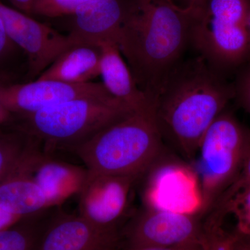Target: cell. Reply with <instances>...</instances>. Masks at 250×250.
I'll list each match as a JSON object with an SVG mask.
<instances>
[{
  "mask_svg": "<svg viewBox=\"0 0 250 250\" xmlns=\"http://www.w3.org/2000/svg\"><path fill=\"white\" fill-rule=\"evenodd\" d=\"M0 15L10 39L27 55L30 78L40 76L61 54L75 45L68 34H61L1 0Z\"/></svg>",
  "mask_w": 250,
  "mask_h": 250,
  "instance_id": "obj_9",
  "label": "cell"
},
{
  "mask_svg": "<svg viewBox=\"0 0 250 250\" xmlns=\"http://www.w3.org/2000/svg\"><path fill=\"white\" fill-rule=\"evenodd\" d=\"M184 7L191 10L195 16H198L205 8L207 0H184Z\"/></svg>",
  "mask_w": 250,
  "mask_h": 250,
  "instance_id": "obj_29",
  "label": "cell"
},
{
  "mask_svg": "<svg viewBox=\"0 0 250 250\" xmlns=\"http://www.w3.org/2000/svg\"><path fill=\"white\" fill-rule=\"evenodd\" d=\"M225 214H232L236 220V233L250 236V188L233 197L229 203Z\"/></svg>",
  "mask_w": 250,
  "mask_h": 250,
  "instance_id": "obj_21",
  "label": "cell"
},
{
  "mask_svg": "<svg viewBox=\"0 0 250 250\" xmlns=\"http://www.w3.org/2000/svg\"><path fill=\"white\" fill-rule=\"evenodd\" d=\"M155 104L135 110L72 150L92 173L143 178L167 153Z\"/></svg>",
  "mask_w": 250,
  "mask_h": 250,
  "instance_id": "obj_3",
  "label": "cell"
},
{
  "mask_svg": "<svg viewBox=\"0 0 250 250\" xmlns=\"http://www.w3.org/2000/svg\"><path fill=\"white\" fill-rule=\"evenodd\" d=\"M24 219L10 213L0 206V231L10 228Z\"/></svg>",
  "mask_w": 250,
  "mask_h": 250,
  "instance_id": "obj_27",
  "label": "cell"
},
{
  "mask_svg": "<svg viewBox=\"0 0 250 250\" xmlns=\"http://www.w3.org/2000/svg\"><path fill=\"white\" fill-rule=\"evenodd\" d=\"M237 238L233 250H250V241L236 233Z\"/></svg>",
  "mask_w": 250,
  "mask_h": 250,
  "instance_id": "obj_30",
  "label": "cell"
},
{
  "mask_svg": "<svg viewBox=\"0 0 250 250\" xmlns=\"http://www.w3.org/2000/svg\"><path fill=\"white\" fill-rule=\"evenodd\" d=\"M240 236H241V235H240ZM241 236L244 237V238H246V239H248V241H250V236Z\"/></svg>",
  "mask_w": 250,
  "mask_h": 250,
  "instance_id": "obj_32",
  "label": "cell"
},
{
  "mask_svg": "<svg viewBox=\"0 0 250 250\" xmlns=\"http://www.w3.org/2000/svg\"><path fill=\"white\" fill-rule=\"evenodd\" d=\"M19 49L8 36L4 22L0 15V69L9 60L15 52V49Z\"/></svg>",
  "mask_w": 250,
  "mask_h": 250,
  "instance_id": "obj_25",
  "label": "cell"
},
{
  "mask_svg": "<svg viewBox=\"0 0 250 250\" xmlns=\"http://www.w3.org/2000/svg\"><path fill=\"white\" fill-rule=\"evenodd\" d=\"M250 188V140L243 164L237 175L229 187L224 192L217 202L215 208L221 213H225L227 207L233 197L240 192Z\"/></svg>",
  "mask_w": 250,
  "mask_h": 250,
  "instance_id": "obj_22",
  "label": "cell"
},
{
  "mask_svg": "<svg viewBox=\"0 0 250 250\" xmlns=\"http://www.w3.org/2000/svg\"><path fill=\"white\" fill-rule=\"evenodd\" d=\"M96 45L101 51L100 76L108 93L134 111L154 104L139 89L116 42L103 41Z\"/></svg>",
  "mask_w": 250,
  "mask_h": 250,
  "instance_id": "obj_15",
  "label": "cell"
},
{
  "mask_svg": "<svg viewBox=\"0 0 250 250\" xmlns=\"http://www.w3.org/2000/svg\"><path fill=\"white\" fill-rule=\"evenodd\" d=\"M127 247H179L202 245L205 218L143 207L124 230Z\"/></svg>",
  "mask_w": 250,
  "mask_h": 250,
  "instance_id": "obj_8",
  "label": "cell"
},
{
  "mask_svg": "<svg viewBox=\"0 0 250 250\" xmlns=\"http://www.w3.org/2000/svg\"><path fill=\"white\" fill-rule=\"evenodd\" d=\"M233 83L201 58L177 64L155 102V115L163 138L192 161L210 125L234 99Z\"/></svg>",
  "mask_w": 250,
  "mask_h": 250,
  "instance_id": "obj_2",
  "label": "cell"
},
{
  "mask_svg": "<svg viewBox=\"0 0 250 250\" xmlns=\"http://www.w3.org/2000/svg\"><path fill=\"white\" fill-rule=\"evenodd\" d=\"M121 236L99 229L80 215L60 213L45 224L36 250H118Z\"/></svg>",
  "mask_w": 250,
  "mask_h": 250,
  "instance_id": "obj_13",
  "label": "cell"
},
{
  "mask_svg": "<svg viewBox=\"0 0 250 250\" xmlns=\"http://www.w3.org/2000/svg\"><path fill=\"white\" fill-rule=\"evenodd\" d=\"M127 0H97L72 15L68 36L75 44L96 45L103 41L116 42L125 15Z\"/></svg>",
  "mask_w": 250,
  "mask_h": 250,
  "instance_id": "obj_14",
  "label": "cell"
},
{
  "mask_svg": "<svg viewBox=\"0 0 250 250\" xmlns=\"http://www.w3.org/2000/svg\"><path fill=\"white\" fill-rule=\"evenodd\" d=\"M13 116L14 115L8 111L0 102V125L9 124L13 121Z\"/></svg>",
  "mask_w": 250,
  "mask_h": 250,
  "instance_id": "obj_31",
  "label": "cell"
},
{
  "mask_svg": "<svg viewBox=\"0 0 250 250\" xmlns=\"http://www.w3.org/2000/svg\"><path fill=\"white\" fill-rule=\"evenodd\" d=\"M100 59L101 51L98 45L75 44L61 54L37 80L88 83L100 76Z\"/></svg>",
  "mask_w": 250,
  "mask_h": 250,
  "instance_id": "obj_16",
  "label": "cell"
},
{
  "mask_svg": "<svg viewBox=\"0 0 250 250\" xmlns=\"http://www.w3.org/2000/svg\"><path fill=\"white\" fill-rule=\"evenodd\" d=\"M112 96L103 83H72L57 80H36L25 83L0 85V102L11 114L36 113L70 100Z\"/></svg>",
  "mask_w": 250,
  "mask_h": 250,
  "instance_id": "obj_12",
  "label": "cell"
},
{
  "mask_svg": "<svg viewBox=\"0 0 250 250\" xmlns=\"http://www.w3.org/2000/svg\"><path fill=\"white\" fill-rule=\"evenodd\" d=\"M195 17L174 0H127L116 43L139 89L154 103L190 41Z\"/></svg>",
  "mask_w": 250,
  "mask_h": 250,
  "instance_id": "obj_1",
  "label": "cell"
},
{
  "mask_svg": "<svg viewBox=\"0 0 250 250\" xmlns=\"http://www.w3.org/2000/svg\"><path fill=\"white\" fill-rule=\"evenodd\" d=\"M15 9L24 13V14L32 16L33 7L36 0H8Z\"/></svg>",
  "mask_w": 250,
  "mask_h": 250,
  "instance_id": "obj_28",
  "label": "cell"
},
{
  "mask_svg": "<svg viewBox=\"0 0 250 250\" xmlns=\"http://www.w3.org/2000/svg\"><path fill=\"white\" fill-rule=\"evenodd\" d=\"M206 237L203 250H233L236 233L225 231L223 225L205 224Z\"/></svg>",
  "mask_w": 250,
  "mask_h": 250,
  "instance_id": "obj_23",
  "label": "cell"
},
{
  "mask_svg": "<svg viewBox=\"0 0 250 250\" xmlns=\"http://www.w3.org/2000/svg\"><path fill=\"white\" fill-rule=\"evenodd\" d=\"M97 0H36L33 15L47 18L70 16L85 5Z\"/></svg>",
  "mask_w": 250,
  "mask_h": 250,
  "instance_id": "obj_20",
  "label": "cell"
},
{
  "mask_svg": "<svg viewBox=\"0 0 250 250\" xmlns=\"http://www.w3.org/2000/svg\"><path fill=\"white\" fill-rule=\"evenodd\" d=\"M139 179L128 176L92 173L79 194L80 215L95 228L120 233L129 211L131 190Z\"/></svg>",
  "mask_w": 250,
  "mask_h": 250,
  "instance_id": "obj_10",
  "label": "cell"
},
{
  "mask_svg": "<svg viewBox=\"0 0 250 250\" xmlns=\"http://www.w3.org/2000/svg\"><path fill=\"white\" fill-rule=\"evenodd\" d=\"M249 27H250V16H249Z\"/></svg>",
  "mask_w": 250,
  "mask_h": 250,
  "instance_id": "obj_33",
  "label": "cell"
},
{
  "mask_svg": "<svg viewBox=\"0 0 250 250\" xmlns=\"http://www.w3.org/2000/svg\"><path fill=\"white\" fill-rule=\"evenodd\" d=\"M236 82L233 83L237 103L250 113V59L238 70Z\"/></svg>",
  "mask_w": 250,
  "mask_h": 250,
  "instance_id": "obj_24",
  "label": "cell"
},
{
  "mask_svg": "<svg viewBox=\"0 0 250 250\" xmlns=\"http://www.w3.org/2000/svg\"><path fill=\"white\" fill-rule=\"evenodd\" d=\"M133 111L113 96L75 99L21 116L19 131L43 144L46 152L70 149Z\"/></svg>",
  "mask_w": 250,
  "mask_h": 250,
  "instance_id": "obj_4",
  "label": "cell"
},
{
  "mask_svg": "<svg viewBox=\"0 0 250 250\" xmlns=\"http://www.w3.org/2000/svg\"><path fill=\"white\" fill-rule=\"evenodd\" d=\"M0 206L22 219L51 208L40 187L16 165L0 183Z\"/></svg>",
  "mask_w": 250,
  "mask_h": 250,
  "instance_id": "obj_17",
  "label": "cell"
},
{
  "mask_svg": "<svg viewBox=\"0 0 250 250\" xmlns=\"http://www.w3.org/2000/svg\"><path fill=\"white\" fill-rule=\"evenodd\" d=\"M45 213L24 220L0 231V250H36L45 228Z\"/></svg>",
  "mask_w": 250,
  "mask_h": 250,
  "instance_id": "obj_18",
  "label": "cell"
},
{
  "mask_svg": "<svg viewBox=\"0 0 250 250\" xmlns=\"http://www.w3.org/2000/svg\"><path fill=\"white\" fill-rule=\"evenodd\" d=\"M167 155L143 177L146 178L143 192L144 207L202 215L203 198L196 172L191 165Z\"/></svg>",
  "mask_w": 250,
  "mask_h": 250,
  "instance_id": "obj_7",
  "label": "cell"
},
{
  "mask_svg": "<svg viewBox=\"0 0 250 250\" xmlns=\"http://www.w3.org/2000/svg\"><path fill=\"white\" fill-rule=\"evenodd\" d=\"M40 145L37 140L29 136L25 149L16 166L40 187L52 208L79 195L89 171L86 167L54 159L50 153L41 151Z\"/></svg>",
  "mask_w": 250,
  "mask_h": 250,
  "instance_id": "obj_11",
  "label": "cell"
},
{
  "mask_svg": "<svg viewBox=\"0 0 250 250\" xmlns=\"http://www.w3.org/2000/svg\"><path fill=\"white\" fill-rule=\"evenodd\" d=\"M250 0H207L195 16L190 42L218 72L238 70L250 59Z\"/></svg>",
  "mask_w": 250,
  "mask_h": 250,
  "instance_id": "obj_5",
  "label": "cell"
},
{
  "mask_svg": "<svg viewBox=\"0 0 250 250\" xmlns=\"http://www.w3.org/2000/svg\"><path fill=\"white\" fill-rule=\"evenodd\" d=\"M28 141L29 136L21 131L0 133V183L16 165Z\"/></svg>",
  "mask_w": 250,
  "mask_h": 250,
  "instance_id": "obj_19",
  "label": "cell"
},
{
  "mask_svg": "<svg viewBox=\"0 0 250 250\" xmlns=\"http://www.w3.org/2000/svg\"><path fill=\"white\" fill-rule=\"evenodd\" d=\"M123 250H203V244L179 247H127Z\"/></svg>",
  "mask_w": 250,
  "mask_h": 250,
  "instance_id": "obj_26",
  "label": "cell"
},
{
  "mask_svg": "<svg viewBox=\"0 0 250 250\" xmlns=\"http://www.w3.org/2000/svg\"><path fill=\"white\" fill-rule=\"evenodd\" d=\"M250 140V129L226 109L206 131L191 165L201 187L202 216L209 213L236 178Z\"/></svg>",
  "mask_w": 250,
  "mask_h": 250,
  "instance_id": "obj_6",
  "label": "cell"
}]
</instances>
